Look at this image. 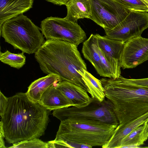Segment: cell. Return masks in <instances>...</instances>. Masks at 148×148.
<instances>
[{"instance_id": "cell-1", "label": "cell", "mask_w": 148, "mask_h": 148, "mask_svg": "<svg viewBox=\"0 0 148 148\" xmlns=\"http://www.w3.org/2000/svg\"><path fill=\"white\" fill-rule=\"evenodd\" d=\"M50 111L31 99L26 92L9 98L1 121L5 139L10 144L39 138L44 134Z\"/></svg>"}, {"instance_id": "cell-2", "label": "cell", "mask_w": 148, "mask_h": 148, "mask_svg": "<svg viewBox=\"0 0 148 148\" xmlns=\"http://www.w3.org/2000/svg\"><path fill=\"white\" fill-rule=\"evenodd\" d=\"M75 45L62 40H47L35 53L43 72L58 76L62 81L75 84L88 91L80 72L86 65Z\"/></svg>"}, {"instance_id": "cell-3", "label": "cell", "mask_w": 148, "mask_h": 148, "mask_svg": "<svg viewBox=\"0 0 148 148\" xmlns=\"http://www.w3.org/2000/svg\"><path fill=\"white\" fill-rule=\"evenodd\" d=\"M105 97L113 104L119 125L132 121L148 112V88L119 77L100 79Z\"/></svg>"}, {"instance_id": "cell-4", "label": "cell", "mask_w": 148, "mask_h": 148, "mask_svg": "<svg viewBox=\"0 0 148 148\" xmlns=\"http://www.w3.org/2000/svg\"><path fill=\"white\" fill-rule=\"evenodd\" d=\"M117 126L103 122L67 119L61 121L55 139L89 146H103L109 141Z\"/></svg>"}, {"instance_id": "cell-5", "label": "cell", "mask_w": 148, "mask_h": 148, "mask_svg": "<svg viewBox=\"0 0 148 148\" xmlns=\"http://www.w3.org/2000/svg\"><path fill=\"white\" fill-rule=\"evenodd\" d=\"M40 28L23 14L5 21L0 28L5 42L24 53H35L45 42Z\"/></svg>"}, {"instance_id": "cell-6", "label": "cell", "mask_w": 148, "mask_h": 148, "mask_svg": "<svg viewBox=\"0 0 148 148\" xmlns=\"http://www.w3.org/2000/svg\"><path fill=\"white\" fill-rule=\"evenodd\" d=\"M53 115L61 121L67 119L87 120L117 126L119 125L113 105L108 99L100 101L92 98L86 106L58 109L53 110Z\"/></svg>"}, {"instance_id": "cell-7", "label": "cell", "mask_w": 148, "mask_h": 148, "mask_svg": "<svg viewBox=\"0 0 148 148\" xmlns=\"http://www.w3.org/2000/svg\"><path fill=\"white\" fill-rule=\"evenodd\" d=\"M40 29L47 40L66 41L77 47L86 38L85 32L77 22L65 18L47 17L41 21Z\"/></svg>"}, {"instance_id": "cell-8", "label": "cell", "mask_w": 148, "mask_h": 148, "mask_svg": "<svg viewBox=\"0 0 148 148\" xmlns=\"http://www.w3.org/2000/svg\"><path fill=\"white\" fill-rule=\"evenodd\" d=\"M90 19L104 30L112 29L122 21L131 11L119 0H89Z\"/></svg>"}, {"instance_id": "cell-9", "label": "cell", "mask_w": 148, "mask_h": 148, "mask_svg": "<svg viewBox=\"0 0 148 148\" xmlns=\"http://www.w3.org/2000/svg\"><path fill=\"white\" fill-rule=\"evenodd\" d=\"M148 28L147 12L131 11L116 27L105 31L108 37L125 42L132 38L141 36Z\"/></svg>"}, {"instance_id": "cell-10", "label": "cell", "mask_w": 148, "mask_h": 148, "mask_svg": "<svg viewBox=\"0 0 148 148\" xmlns=\"http://www.w3.org/2000/svg\"><path fill=\"white\" fill-rule=\"evenodd\" d=\"M148 60V38L141 36L125 42L121 66L123 69L134 68Z\"/></svg>"}, {"instance_id": "cell-11", "label": "cell", "mask_w": 148, "mask_h": 148, "mask_svg": "<svg viewBox=\"0 0 148 148\" xmlns=\"http://www.w3.org/2000/svg\"><path fill=\"white\" fill-rule=\"evenodd\" d=\"M99 48L111 64L113 70L114 78L121 74V58L125 42L112 39L106 35L95 34Z\"/></svg>"}, {"instance_id": "cell-12", "label": "cell", "mask_w": 148, "mask_h": 148, "mask_svg": "<svg viewBox=\"0 0 148 148\" xmlns=\"http://www.w3.org/2000/svg\"><path fill=\"white\" fill-rule=\"evenodd\" d=\"M56 86L71 102L73 106L80 107L86 106L91 101L92 98L87 91L81 87L67 81L59 82Z\"/></svg>"}, {"instance_id": "cell-13", "label": "cell", "mask_w": 148, "mask_h": 148, "mask_svg": "<svg viewBox=\"0 0 148 148\" xmlns=\"http://www.w3.org/2000/svg\"><path fill=\"white\" fill-rule=\"evenodd\" d=\"M34 0H0V28L6 21L31 8Z\"/></svg>"}, {"instance_id": "cell-14", "label": "cell", "mask_w": 148, "mask_h": 148, "mask_svg": "<svg viewBox=\"0 0 148 148\" xmlns=\"http://www.w3.org/2000/svg\"><path fill=\"white\" fill-rule=\"evenodd\" d=\"M148 121V112L140 116L127 123L119 125L103 148H119L122 140L139 126Z\"/></svg>"}, {"instance_id": "cell-15", "label": "cell", "mask_w": 148, "mask_h": 148, "mask_svg": "<svg viewBox=\"0 0 148 148\" xmlns=\"http://www.w3.org/2000/svg\"><path fill=\"white\" fill-rule=\"evenodd\" d=\"M56 85L50 87L43 93L39 103L50 111L73 106L71 102L57 88Z\"/></svg>"}, {"instance_id": "cell-16", "label": "cell", "mask_w": 148, "mask_h": 148, "mask_svg": "<svg viewBox=\"0 0 148 148\" xmlns=\"http://www.w3.org/2000/svg\"><path fill=\"white\" fill-rule=\"evenodd\" d=\"M82 53L84 58L92 65L97 73L101 76L105 77L103 71L97 39L95 34H92L84 42Z\"/></svg>"}, {"instance_id": "cell-17", "label": "cell", "mask_w": 148, "mask_h": 148, "mask_svg": "<svg viewBox=\"0 0 148 148\" xmlns=\"http://www.w3.org/2000/svg\"><path fill=\"white\" fill-rule=\"evenodd\" d=\"M61 81L58 76L47 75L32 82L28 87L26 93L32 101L39 103L42 94L49 88Z\"/></svg>"}, {"instance_id": "cell-18", "label": "cell", "mask_w": 148, "mask_h": 148, "mask_svg": "<svg viewBox=\"0 0 148 148\" xmlns=\"http://www.w3.org/2000/svg\"><path fill=\"white\" fill-rule=\"evenodd\" d=\"M65 5L67 13L64 18L66 19L77 22L79 19H90L91 8L89 0H69Z\"/></svg>"}, {"instance_id": "cell-19", "label": "cell", "mask_w": 148, "mask_h": 148, "mask_svg": "<svg viewBox=\"0 0 148 148\" xmlns=\"http://www.w3.org/2000/svg\"><path fill=\"white\" fill-rule=\"evenodd\" d=\"M79 74L86 85L88 91L92 98L102 101L105 99L104 89L100 80L96 78L87 70H84V73L80 72Z\"/></svg>"}, {"instance_id": "cell-20", "label": "cell", "mask_w": 148, "mask_h": 148, "mask_svg": "<svg viewBox=\"0 0 148 148\" xmlns=\"http://www.w3.org/2000/svg\"><path fill=\"white\" fill-rule=\"evenodd\" d=\"M147 122L135 128L121 140L119 148L129 145H135L139 147L144 144L148 138L147 130Z\"/></svg>"}, {"instance_id": "cell-21", "label": "cell", "mask_w": 148, "mask_h": 148, "mask_svg": "<svg viewBox=\"0 0 148 148\" xmlns=\"http://www.w3.org/2000/svg\"><path fill=\"white\" fill-rule=\"evenodd\" d=\"M23 52L19 53H14L8 50L0 53V60L3 63L11 67L19 69L22 67L26 62V57Z\"/></svg>"}, {"instance_id": "cell-22", "label": "cell", "mask_w": 148, "mask_h": 148, "mask_svg": "<svg viewBox=\"0 0 148 148\" xmlns=\"http://www.w3.org/2000/svg\"><path fill=\"white\" fill-rule=\"evenodd\" d=\"M9 148H47V143L42 141L39 138H35L14 143Z\"/></svg>"}, {"instance_id": "cell-23", "label": "cell", "mask_w": 148, "mask_h": 148, "mask_svg": "<svg viewBox=\"0 0 148 148\" xmlns=\"http://www.w3.org/2000/svg\"><path fill=\"white\" fill-rule=\"evenodd\" d=\"M131 11L148 12V4L143 0H119Z\"/></svg>"}, {"instance_id": "cell-24", "label": "cell", "mask_w": 148, "mask_h": 148, "mask_svg": "<svg viewBox=\"0 0 148 148\" xmlns=\"http://www.w3.org/2000/svg\"><path fill=\"white\" fill-rule=\"evenodd\" d=\"M47 148H85L90 147L89 146L68 141L54 140L48 142Z\"/></svg>"}, {"instance_id": "cell-25", "label": "cell", "mask_w": 148, "mask_h": 148, "mask_svg": "<svg viewBox=\"0 0 148 148\" xmlns=\"http://www.w3.org/2000/svg\"><path fill=\"white\" fill-rule=\"evenodd\" d=\"M9 98L6 97L0 92V115L3 118L7 107Z\"/></svg>"}, {"instance_id": "cell-26", "label": "cell", "mask_w": 148, "mask_h": 148, "mask_svg": "<svg viewBox=\"0 0 148 148\" xmlns=\"http://www.w3.org/2000/svg\"><path fill=\"white\" fill-rule=\"evenodd\" d=\"M128 82L142 87L148 88V78L140 79H128Z\"/></svg>"}, {"instance_id": "cell-27", "label": "cell", "mask_w": 148, "mask_h": 148, "mask_svg": "<svg viewBox=\"0 0 148 148\" xmlns=\"http://www.w3.org/2000/svg\"><path fill=\"white\" fill-rule=\"evenodd\" d=\"M4 138H5L4 131L3 123L1 120L0 122V148H6L5 146Z\"/></svg>"}, {"instance_id": "cell-28", "label": "cell", "mask_w": 148, "mask_h": 148, "mask_svg": "<svg viewBox=\"0 0 148 148\" xmlns=\"http://www.w3.org/2000/svg\"><path fill=\"white\" fill-rule=\"evenodd\" d=\"M54 4L60 5H65L69 0H45Z\"/></svg>"}, {"instance_id": "cell-29", "label": "cell", "mask_w": 148, "mask_h": 148, "mask_svg": "<svg viewBox=\"0 0 148 148\" xmlns=\"http://www.w3.org/2000/svg\"><path fill=\"white\" fill-rule=\"evenodd\" d=\"M143 0L148 4V0Z\"/></svg>"}, {"instance_id": "cell-30", "label": "cell", "mask_w": 148, "mask_h": 148, "mask_svg": "<svg viewBox=\"0 0 148 148\" xmlns=\"http://www.w3.org/2000/svg\"><path fill=\"white\" fill-rule=\"evenodd\" d=\"M147 132H148V121L147 122Z\"/></svg>"}]
</instances>
